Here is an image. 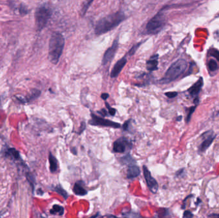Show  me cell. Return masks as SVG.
Segmentation results:
<instances>
[{"instance_id":"cell-1","label":"cell","mask_w":219,"mask_h":218,"mask_svg":"<svg viewBox=\"0 0 219 218\" xmlns=\"http://www.w3.org/2000/svg\"><path fill=\"white\" fill-rule=\"evenodd\" d=\"M126 19L125 15L121 12L111 14L100 19L95 28L96 35H102L112 30Z\"/></svg>"},{"instance_id":"cell-2","label":"cell","mask_w":219,"mask_h":218,"mask_svg":"<svg viewBox=\"0 0 219 218\" xmlns=\"http://www.w3.org/2000/svg\"><path fill=\"white\" fill-rule=\"evenodd\" d=\"M64 45L65 39L63 35L58 32H54L49 40L48 50L49 60L53 64L58 62Z\"/></svg>"},{"instance_id":"cell-3","label":"cell","mask_w":219,"mask_h":218,"mask_svg":"<svg viewBox=\"0 0 219 218\" xmlns=\"http://www.w3.org/2000/svg\"><path fill=\"white\" fill-rule=\"evenodd\" d=\"M187 63L185 60L180 59L170 65L165 76L160 81L162 84L169 83L178 78L187 69Z\"/></svg>"},{"instance_id":"cell-4","label":"cell","mask_w":219,"mask_h":218,"mask_svg":"<svg viewBox=\"0 0 219 218\" xmlns=\"http://www.w3.org/2000/svg\"><path fill=\"white\" fill-rule=\"evenodd\" d=\"M52 15V10L47 5H41L35 13V26L38 31L42 30L47 25Z\"/></svg>"},{"instance_id":"cell-5","label":"cell","mask_w":219,"mask_h":218,"mask_svg":"<svg viewBox=\"0 0 219 218\" xmlns=\"http://www.w3.org/2000/svg\"><path fill=\"white\" fill-rule=\"evenodd\" d=\"M91 117H92V119L88 122V124L92 125L109 127V128H112L115 129L120 128L121 127V125L120 124L114 122L108 119H105L104 118L99 117L92 113H91Z\"/></svg>"},{"instance_id":"cell-6","label":"cell","mask_w":219,"mask_h":218,"mask_svg":"<svg viewBox=\"0 0 219 218\" xmlns=\"http://www.w3.org/2000/svg\"><path fill=\"white\" fill-rule=\"evenodd\" d=\"M164 24H165L164 17L161 14L159 13L153 17L149 21L146 26V30L149 33L156 32L157 31H159Z\"/></svg>"},{"instance_id":"cell-7","label":"cell","mask_w":219,"mask_h":218,"mask_svg":"<svg viewBox=\"0 0 219 218\" xmlns=\"http://www.w3.org/2000/svg\"><path fill=\"white\" fill-rule=\"evenodd\" d=\"M143 173L144 178L146 180V183H147L149 190L153 194L157 193L158 190V184L156 179L152 177L150 171L148 170L147 166H143Z\"/></svg>"},{"instance_id":"cell-8","label":"cell","mask_w":219,"mask_h":218,"mask_svg":"<svg viewBox=\"0 0 219 218\" xmlns=\"http://www.w3.org/2000/svg\"><path fill=\"white\" fill-rule=\"evenodd\" d=\"M130 141L127 138L122 137L114 143L113 150L116 153H124L127 148H130Z\"/></svg>"},{"instance_id":"cell-9","label":"cell","mask_w":219,"mask_h":218,"mask_svg":"<svg viewBox=\"0 0 219 218\" xmlns=\"http://www.w3.org/2000/svg\"><path fill=\"white\" fill-rule=\"evenodd\" d=\"M202 136L203 138H205V139L204 140L203 143L200 145L199 148V150L201 152L206 151L212 145V143H213V140L215 138V136L213 135V132L212 131H209L208 136H206V134L205 132L203 134V136Z\"/></svg>"},{"instance_id":"cell-10","label":"cell","mask_w":219,"mask_h":218,"mask_svg":"<svg viewBox=\"0 0 219 218\" xmlns=\"http://www.w3.org/2000/svg\"><path fill=\"white\" fill-rule=\"evenodd\" d=\"M117 48H118V42L117 40H114L112 46L109 49H108V50L105 52L104 54L103 61H102L103 65L107 64L109 61H110L113 59L115 54L117 50Z\"/></svg>"},{"instance_id":"cell-11","label":"cell","mask_w":219,"mask_h":218,"mask_svg":"<svg viewBox=\"0 0 219 218\" xmlns=\"http://www.w3.org/2000/svg\"><path fill=\"white\" fill-rule=\"evenodd\" d=\"M127 63V60L126 58H122L121 60H118L115 63L112 72L110 76L111 78H116L120 74V72L122 71V69L125 66Z\"/></svg>"},{"instance_id":"cell-12","label":"cell","mask_w":219,"mask_h":218,"mask_svg":"<svg viewBox=\"0 0 219 218\" xmlns=\"http://www.w3.org/2000/svg\"><path fill=\"white\" fill-rule=\"evenodd\" d=\"M203 78H200L196 83H195L188 90V92L190 93L191 97H195L199 95L200 90L203 86Z\"/></svg>"},{"instance_id":"cell-13","label":"cell","mask_w":219,"mask_h":218,"mask_svg":"<svg viewBox=\"0 0 219 218\" xmlns=\"http://www.w3.org/2000/svg\"><path fill=\"white\" fill-rule=\"evenodd\" d=\"M140 174V170L138 166L131 165H130L127 170V178H134L139 176Z\"/></svg>"},{"instance_id":"cell-14","label":"cell","mask_w":219,"mask_h":218,"mask_svg":"<svg viewBox=\"0 0 219 218\" xmlns=\"http://www.w3.org/2000/svg\"><path fill=\"white\" fill-rule=\"evenodd\" d=\"M158 55H154L146 63V67L149 71H154L158 69Z\"/></svg>"},{"instance_id":"cell-15","label":"cell","mask_w":219,"mask_h":218,"mask_svg":"<svg viewBox=\"0 0 219 218\" xmlns=\"http://www.w3.org/2000/svg\"><path fill=\"white\" fill-rule=\"evenodd\" d=\"M73 192L78 196H84L88 193L87 191L81 184V182H77L75 184L73 187Z\"/></svg>"},{"instance_id":"cell-16","label":"cell","mask_w":219,"mask_h":218,"mask_svg":"<svg viewBox=\"0 0 219 218\" xmlns=\"http://www.w3.org/2000/svg\"><path fill=\"white\" fill-rule=\"evenodd\" d=\"M49 170L51 173H54L58 170V161L51 152L49 154Z\"/></svg>"},{"instance_id":"cell-17","label":"cell","mask_w":219,"mask_h":218,"mask_svg":"<svg viewBox=\"0 0 219 218\" xmlns=\"http://www.w3.org/2000/svg\"><path fill=\"white\" fill-rule=\"evenodd\" d=\"M50 213L51 214H58L59 216H62L64 213V208L58 205H54L50 210Z\"/></svg>"},{"instance_id":"cell-18","label":"cell","mask_w":219,"mask_h":218,"mask_svg":"<svg viewBox=\"0 0 219 218\" xmlns=\"http://www.w3.org/2000/svg\"><path fill=\"white\" fill-rule=\"evenodd\" d=\"M121 162L123 165H133L135 163V160L132 158L130 153H127V155L123 156L121 159Z\"/></svg>"},{"instance_id":"cell-19","label":"cell","mask_w":219,"mask_h":218,"mask_svg":"<svg viewBox=\"0 0 219 218\" xmlns=\"http://www.w3.org/2000/svg\"><path fill=\"white\" fill-rule=\"evenodd\" d=\"M54 191H56L57 193H58L60 195H61L63 198H64L65 199H67V198L69 197V195L67 193L65 189H63L62 187L60 185L57 186L53 189Z\"/></svg>"},{"instance_id":"cell-20","label":"cell","mask_w":219,"mask_h":218,"mask_svg":"<svg viewBox=\"0 0 219 218\" xmlns=\"http://www.w3.org/2000/svg\"><path fill=\"white\" fill-rule=\"evenodd\" d=\"M6 153L8 154V156H10L11 157H12L14 159H19L20 157V154L19 153V152L17 151L15 149H9L7 151H6Z\"/></svg>"},{"instance_id":"cell-21","label":"cell","mask_w":219,"mask_h":218,"mask_svg":"<svg viewBox=\"0 0 219 218\" xmlns=\"http://www.w3.org/2000/svg\"><path fill=\"white\" fill-rule=\"evenodd\" d=\"M93 2H94V0H84L83 5H82V8H81L82 15H84L85 14L88 8L90 7V5Z\"/></svg>"},{"instance_id":"cell-22","label":"cell","mask_w":219,"mask_h":218,"mask_svg":"<svg viewBox=\"0 0 219 218\" xmlns=\"http://www.w3.org/2000/svg\"><path fill=\"white\" fill-rule=\"evenodd\" d=\"M208 68L209 70L212 72L217 70L218 69V66L216 61L214 60H209V61L208 62Z\"/></svg>"},{"instance_id":"cell-23","label":"cell","mask_w":219,"mask_h":218,"mask_svg":"<svg viewBox=\"0 0 219 218\" xmlns=\"http://www.w3.org/2000/svg\"><path fill=\"white\" fill-rule=\"evenodd\" d=\"M196 106H191L190 107H189L188 109V114H187V119H186V121H187V123H188L190 120V119H191V115H192L194 113V112L195 111V108H196Z\"/></svg>"},{"instance_id":"cell-24","label":"cell","mask_w":219,"mask_h":218,"mask_svg":"<svg viewBox=\"0 0 219 218\" xmlns=\"http://www.w3.org/2000/svg\"><path fill=\"white\" fill-rule=\"evenodd\" d=\"M209 54H210V56L215 57L218 61H219V51L216 49H211L209 51Z\"/></svg>"},{"instance_id":"cell-25","label":"cell","mask_w":219,"mask_h":218,"mask_svg":"<svg viewBox=\"0 0 219 218\" xmlns=\"http://www.w3.org/2000/svg\"><path fill=\"white\" fill-rule=\"evenodd\" d=\"M105 104H106V107L108 109V111H109L110 115H112V116H114L115 115V113H116V110H115V109L112 107L110 106L109 105V104L107 102L105 103Z\"/></svg>"},{"instance_id":"cell-26","label":"cell","mask_w":219,"mask_h":218,"mask_svg":"<svg viewBox=\"0 0 219 218\" xmlns=\"http://www.w3.org/2000/svg\"><path fill=\"white\" fill-rule=\"evenodd\" d=\"M140 45H141V43H138V44H136V45H133V47L129 51V54L130 56L133 55V54H134L135 53L136 51L138 49V48H139Z\"/></svg>"},{"instance_id":"cell-27","label":"cell","mask_w":219,"mask_h":218,"mask_svg":"<svg viewBox=\"0 0 219 218\" xmlns=\"http://www.w3.org/2000/svg\"><path fill=\"white\" fill-rule=\"evenodd\" d=\"M165 95L167 97H169L170 99H172V98L176 97L178 95V92H166L165 94Z\"/></svg>"},{"instance_id":"cell-28","label":"cell","mask_w":219,"mask_h":218,"mask_svg":"<svg viewBox=\"0 0 219 218\" xmlns=\"http://www.w3.org/2000/svg\"><path fill=\"white\" fill-rule=\"evenodd\" d=\"M86 129V124L85 122H82L81 123V125L80 128L79 129V131H78V134H81L82 132H83Z\"/></svg>"},{"instance_id":"cell-29","label":"cell","mask_w":219,"mask_h":218,"mask_svg":"<svg viewBox=\"0 0 219 218\" xmlns=\"http://www.w3.org/2000/svg\"><path fill=\"white\" fill-rule=\"evenodd\" d=\"M182 217H186V218H190V217H194V214L191 213L190 211H186L184 214H183V216H182Z\"/></svg>"},{"instance_id":"cell-30","label":"cell","mask_w":219,"mask_h":218,"mask_svg":"<svg viewBox=\"0 0 219 218\" xmlns=\"http://www.w3.org/2000/svg\"><path fill=\"white\" fill-rule=\"evenodd\" d=\"M130 123V120H127L126 122H124V124L122 125V129L124 131H127L128 130V128H129V124Z\"/></svg>"},{"instance_id":"cell-31","label":"cell","mask_w":219,"mask_h":218,"mask_svg":"<svg viewBox=\"0 0 219 218\" xmlns=\"http://www.w3.org/2000/svg\"><path fill=\"white\" fill-rule=\"evenodd\" d=\"M97 113L101 115V116H105L107 115V112L105 110V109H102V110L101 111H97Z\"/></svg>"},{"instance_id":"cell-32","label":"cell","mask_w":219,"mask_h":218,"mask_svg":"<svg viewBox=\"0 0 219 218\" xmlns=\"http://www.w3.org/2000/svg\"><path fill=\"white\" fill-rule=\"evenodd\" d=\"M101 97L102 99H103L104 101H106V100L108 99L109 97V94H107V93H103L101 94Z\"/></svg>"},{"instance_id":"cell-33","label":"cell","mask_w":219,"mask_h":218,"mask_svg":"<svg viewBox=\"0 0 219 218\" xmlns=\"http://www.w3.org/2000/svg\"><path fill=\"white\" fill-rule=\"evenodd\" d=\"M184 171V169L183 168H182V169H181V170H179V171H178L177 172H176V176H179L181 174H182V173H183V172H182V171Z\"/></svg>"},{"instance_id":"cell-34","label":"cell","mask_w":219,"mask_h":218,"mask_svg":"<svg viewBox=\"0 0 219 218\" xmlns=\"http://www.w3.org/2000/svg\"><path fill=\"white\" fill-rule=\"evenodd\" d=\"M208 217H219V214H212L210 215H209Z\"/></svg>"},{"instance_id":"cell-35","label":"cell","mask_w":219,"mask_h":218,"mask_svg":"<svg viewBox=\"0 0 219 218\" xmlns=\"http://www.w3.org/2000/svg\"><path fill=\"white\" fill-rule=\"evenodd\" d=\"M194 104H195V106H197V105L199 103V98H198L197 97L194 99Z\"/></svg>"},{"instance_id":"cell-36","label":"cell","mask_w":219,"mask_h":218,"mask_svg":"<svg viewBox=\"0 0 219 218\" xmlns=\"http://www.w3.org/2000/svg\"><path fill=\"white\" fill-rule=\"evenodd\" d=\"M71 151H72V152L73 153H74L75 154V155H76V153H77V152H76V149L75 148V147H74V148H73L72 150H71Z\"/></svg>"},{"instance_id":"cell-37","label":"cell","mask_w":219,"mask_h":218,"mask_svg":"<svg viewBox=\"0 0 219 218\" xmlns=\"http://www.w3.org/2000/svg\"><path fill=\"white\" fill-rule=\"evenodd\" d=\"M182 116H179L176 118V121H181V119H182Z\"/></svg>"},{"instance_id":"cell-38","label":"cell","mask_w":219,"mask_h":218,"mask_svg":"<svg viewBox=\"0 0 219 218\" xmlns=\"http://www.w3.org/2000/svg\"><path fill=\"white\" fill-rule=\"evenodd\" d=\"M201 201H200V199L199 198H197V203H196V205H197L199 204V202H200Z\"/></svg>"},{"instance_id":"cell-39","label":"cell","mask_w":219,"mask_h":218,"mask_svg":"<svg viewBox=\"0 0 219 218\" xmlns=\"http://www.w3.org/2000/svg\"><path fill=\"white\" fill-rule=\"evenodd\" d=\"M106 217H114L115 216H113V215H108V216H106Z\"/></svg>"}]
</instances>
